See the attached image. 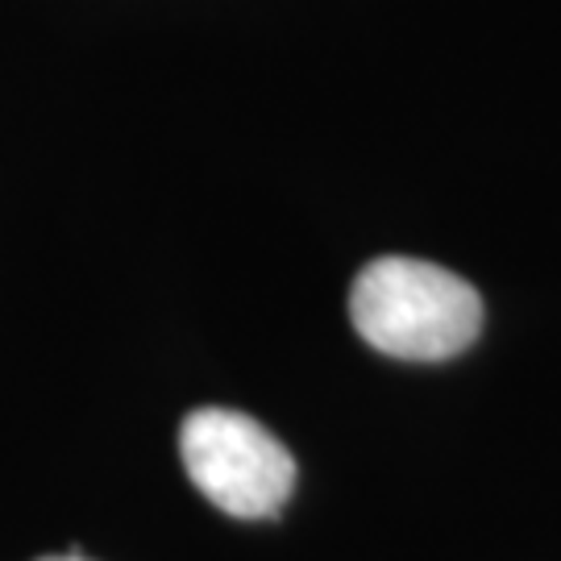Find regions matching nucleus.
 Masks as SVG:
<instances>
[{
	"label": "nucleus",
	"mask_w": 561,
	"mask_h": 561,
	"mask_svg": "<svg viewBox=\"0 0 561 561\" xmlns=\"http://www.w3.org/2000/svg\"><path fill=\"white\" fill-rule=\"evenodd\" d=\"M362 341L403 362L461 354L482 329V300L470 283L421 259H375L350 291Z\"/></svg>",
	"instance_id": "1"
},
{
	"label": "nucleus",
	"mask_w": 561,
	"mask_h": 561,
	"mask_svg": "<svg viewBox=\"0 0 561 561\" xmlns=\"http://www.w3.org/2000/svg\"><path fill=\"white\" fill-rule=\"evenodd\" d=\"M180 454L196 491L238 520L275 516L296 491V461L283 442L233 408H196L180 428Z\"/></svg>",
	"instance_id": "2"
},
{
	"label": "nucleus",
	"mask_w": 561,
	"mask_h": 561,
	"mask_svg": "<svg viewBox=\"0 0 561 561\" xmlns=\"http://www.w3.org/2000/svg\"><path fill=\"white\" fill-rule=\"evenodd\" d=\"M42 561H88V558H80V553H62V558H42Z\"/></svg>",
	"instance_id": "3"
}]
</instances>
